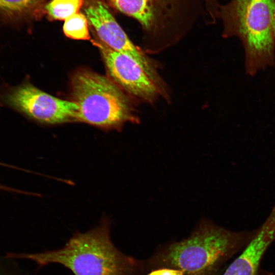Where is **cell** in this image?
Returning <instances> with one entry per match:
<instances>
[{
    "label": "cell",
    "mask_w": 275,
    "mask_h": 275,
    "mask_svg": "<svg viewBox=\"0 0 275 275\" xmlns=\"http://www.w3.org/2000/svg\"><path fill=\"white\" fill-rule=\"evenodd\" d=\"M40 0H0V18L14 23L29 12Z\"/></svg>",
    "instance_id": "obj_10"
},
{
    "label": "cell",
    "mask_w": 275,
    "mask_h": 275,
    "mask_svg": "<svg viewBox=\"0 0 275 275\" xmlns=\"http://www.w3.org/2000/svg\"><path fill=\"white\" fill-rule=\"evenodd\" d=\"M71 94L78 106L77 121L104 129L137 121L128 97L106 76L88 70L77 71L72 77Z\"/></svg>",
    "instance_id": "obj_5"
},
{
    "label": "cell",
    "mask_w": 275,
    "mask_h": 275,
    "mask_svg": "<svg viewBox=\"0 0 275 275\" xmlns=\"http://www.w3.org/2000/svg\"><path fill=\"white\" fill-rule=\"evenodd\" d=\"M110 226L109 218L104 217L94 229L75 233L61 249L9 256L32 260L40 267L59 263L75 275H133L138 263L114 245L110 237Z\"/></svg>",
    "instance_id": "obj_1"
},
{
    "label": "cell",
    "mask_w": 275,
    "mask_h": 275,
    "mask_svg": "<svg viewBox=\"0 0 275 275\" xmlns=\"http://www.w3.org/2000/svg\"><path fill=\"white\" fill-rule=\"evenodd\" d=\"M88 22L95 30L101 41L110 48L134 59L162 91H166L155 63L129 39L106 7L100 2L85 9Z\"/></svg>",
    "instance_id": "obj_7"
},
{
    "label": "cell",
    "mask_w": 275,
    "mask_h": 275,
    "mask_svg": "<svg viewBox=\"0 0 275 275\" xmlns=\"http://www.w3.org/2000/svg\"><path fill=\"white\" fill-rule=\"evenodd\" d=\"M88 20L86 15L78 12L65 20L63 32L68 38L77 40H89L90 36Z\"/></svg>",
    "instance_id": "obj_12"
},
{
    "label": "cell",
    "mask_w": 275,
    "mask_h": 275,
    "mask_svg": "<svg viewBox=\"0 0 275 275\" xmlns=\"http://www.w3.org/2000/svg\"><path fill=\"white\" fill-rule=\"evenodd\" d=\"M222 36L238 38L243 47L247 74L275 63V0H230L221 5Z\"/></svg>",
    "instance_id": "obj_2"
},
{
    "label": "cell",
    "mask_w": 275,
    "mask_h": 275,
    "mask_svg": "<svg viewBox=\"0 0 275 275\" xmlns=\"http://www.w3.org/2000/svg\"><path fill=\"white\" fill-rule=\"evenodd\" d=\"M148 275H184V272L176 268H164L151 272Z\"/></svg>",
    "instance_id": "obj_13"
},
{
    "label": "cell",
    "mask_w": 275,
    "mask_h": 275,
    "mask_svg": "<svg viewBox=\"0 0 275 275\" xmlns=\"http://www.w3.org/2000/svg\"><path fill=\"white\" fill-rule=\"evenodd\" d=\"M0 106L46 124L76 121L78 112L74 101L53 96L27 81L15 86L0 85Z\"/></svg>",
    "instance_id": "obj_6"
},
{
    "label": "cell",
    "mask_w": 275,
    "mask_h": 275,
    "mask_svg": "<svg viewBox=\"0 0 275 275\" xmlns=\"http://www.w3.org/2000/svg\"><path fill=\"white\" fill-rule=\"evenodd\" d=\"M103 59L107 72L120 88L131 95L152 103L164 95L144 68L132 57L115 51L101 41H93Z\"/></svg>",
    "instance_id": "obj_8"
},
{
    "label": "cell",
    "mask_w": 275,
    "mask_h": 275,
    "mask_svg": "<svg viewBox=\"0 0 275 275\" xmlns=\"http://www.w3.org/2000/svg\"><path fill=\"white\" fill-rule=\"evenodd\" d=\"M122 13L136 19L145 40L166 45L177 41L202 17L205 0H109Z\"/></svg>",
    "instance_id": "obj_4"
},
{
    "label": "cell",
    "mask_w": 275,
    "mask_h": 275,
    "mask_svg": "<svg viewBox=\"0 0 275 275\" xmlns=\"http://www.w3.org/2000/svg\"><path fill=\"white\" fill-rule=\"evenodd\" d=\"M82 3V0H52L45 8L50 18L65 20L79 12Z\"/></svg>",
    "instance_id": "obj_11"
},
{
    "label": "cell",
    "mask_w": 275,
    "mask_h": 275,
    "mask_svg": "<svg viewBox=\"0 0 275 275\" xmlns=\"http://www.w3.org/2000/svg\"><path fill=\"white\" fill-rule=\"evenodd\" d=\"M275 240V205L257 229L242 252L228 266L223 275H256L261 260Z\"/></svg>",
    "instance_id": "obj_9"
},
{
    "label": "cell",
    "mask_w": 275,
    "mask_h": 275,
    "mask_svg": "<svg viewBox=\"0 0 275 275\" xmlns=\"http://www.w3.org/2000/svg\"><path fill=\"white\" fill-rule=\"evenodd\" d=\"M256 231L234 232L204 222L188 238L171 244L161 260L187 275H212L246 246Z\"/></svg>",
    "instance_id": "obj_3"
},
{
    "label": "cell",
    "mask_w": 275,
    "mask_h": 275,
    "mask_svg": "<svg viewBox=\"0 0 275 275\" xmlns=\"http://www.w3.org/2000/svg\"><path fill=\"white\" fill-rule=\"evenodd\" d=\"M0 275H4V274H3L2 273H0Z\"/></svg>",
    "instance_id": "obj_15"
},
{
    "label": "cell",
    "mask_w": 275,
    "mask_h": 275,
    "mask_svg": "<svg viewBox=\"0 0 275 275\" xmlns=\"http://www.w3.org/2000/svg\"><path fill=\"white\" fill-rule=\"evenodd\" d=\"M0 191H9V192H16V193H23V191L19 190L16 189H14L13 188L5 186L4 185H2L0 184Z\"/></svg>",
    "instance_id": "obj_14"
}]
</instances>
